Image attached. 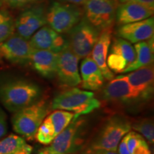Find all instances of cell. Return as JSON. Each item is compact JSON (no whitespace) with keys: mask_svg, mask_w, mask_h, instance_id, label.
I'll return each mask as SVG.
<instances>
[{"mask_svg":"<svg viewBox=\"0 0 154 154\" xmlns=\"http://www.w3.org/2000/svg\"><path fill=\"white\" fill-rule=\"evenodd\" d=\"M124 76L138 105L147 103L152 99L154 90L153 63L128 72Z\"/></svg>","mask_w":154,"mask_h":154,"instance_id":"obj_11","label":"cell"},{"mask_svg":"<svg viewBox=\"0 0 154 154\" xmlns=\"http://www.w3.org/2000/svg\"><path fill=\"white\" fill-rule=\"evenodd\" d=\"M2 2L12 9H21L42 2L44 0H2Z\"/></svg>","mask_w":154,"mask_h":154,"instance_id":"obj_26","label":"cell"},{"mask_svg":"<svg viewBox=\"0 0 154 154\" xmlns=\"http://www.w3.org/2000/svg\"><path fill=\"white\" fill-rule=\"evenodd\" d=\"M79 59L69 47L58 54L56 77L61 85L68 88L79 85L81 77L78 67Z\"/></svg>","mask_w":154,"mask_h":154,"instance_id":"obj_13","label":"cell"},{"mask_svg":"<svg viewBox=\"0 0 154 154\" xmlns=\"http://www.w3.org/2000/svg\"><path fill=\"white\" fill-rule=\"evenodd\" d=\"M154 19L153 17L139 22L119 25L116 31L118 37L127 40L131 44L146 41L153 36Z\"/></svg>","mask_w":154,"mask_h":154,"instance_id":"obj_16","label":"cell"},{"mask_svg":"<svg viewBox=\"0 0 154 154\" xmlns=\"http://www.w3.org/2000/svg\"><path fill=\"white\" fill-rule=\"evenodd\" d=\"M46 11L43 2L28 7L14 20L15 33L29 40L36 31L47 25Z\"/></svg>","mask_w":154,"mask_h":154,"instance_id":"obj_10","label":"cell"},{"mask_svg":"<svg viewBox=\"0 0 154 154\" xmlns=\"http://www.w3.org/2000/svg\"><path fill=\"white\" fill-rule=\"evenodd\" d=\"M131 129L141 135L150 144H153L154 126L151 119H141L134 123L131 122Z\"/></svg>","mask_w":154,"mask_h":154,"instance_id":"obj_24","label":"cell"},{"mask_svg":"<svg viewBox=\"0 0 154 154\" xmlns=\"http://www.w3.org/2000/svg\"><path fill=\"white\" fill-rule=\"evenodd\" d=\"M33 48L29 40L17 33L0 44V61L9 64L26 66L29 64Z\"/></svg>","mask_w":154,"mask_h":154,"instance_id":"obj_9","label":"cell"},{"mask_svg":"<svg viewBox=\"0 0 154 154\" xmlns=\"http://www.w3.org/2000/svg\"><path fill=\"white\" fill-rule=\"evenodd\" d=\"M42 96L43 90L34 81L14 75L0 76V103L9 112L34 104Z\"/></svg>","mask_w":154,"mask_h":154,"instance_id":"obj_1","label":"cell"},{"mask_svg":"<svg viewBox=\"0 0 154 154\" xmlns=\"http://www.w3.org/2000/svg\"><path fill=\"white\" fill-rule=\"evenodd\" d=\"M83 17L82 7L54 0L47 7V24L58 33L66 34Z\"/></svg>","mask_w":154,"mask_h":154,"instance_id":"obj_6","label":"cell"},{"mask_svg":"<svg viewBox=\"0 0 154 154\" xmlns=\"http://www.w3.org/2000/svg\"><path fill=\"white\" fill-rule=\"evenodd\" d=\"M101 31L94 27L84 17L68 33L69 48L79 59L91 54L92 49L99 37Z\"/></svg>","mask_w":154,"mask_h":154,"instance_id":"obj_7","label":"cell"},{"mask_svg":"<svg viewBox=\"0 0 154 154\" xmlns=\"http://www.w3.org/2000/svg\"><path fill=\"white\" fill-rule=\"evenodd\" d=\"M15 32L14 19L8 11H0V44Z\"/></svg>","mask_w":154,"mask_h":154,"instance_id":"obj_25","label":"cell"},{"mask_svg":"<svg viewBox=\"0 0 154 154\" xmlns=\"http://www.w3.org/2000/svg\"><path fill=\"white\" fill-rule=\"evenodd\" d=\"M74 117V113L69 111L54 110L42 121L35 138L43 145H50L58 135L70 124Z\"/></svg>","mask_w":154,"mask_h":154,"instance_id":"obj_12","label":"cell"},{"mask_svg":"<svg viewBox=\"0 0 154 154\" xmlns=\"http://www.w3.org/2000/svg\"><path fill=\"white\" fill-rule=\"evenodd\" d=\"M117 151H118L117 152L119 154H131L128 149V147H127L126 135L121 138L120 142H119L118 148H117Z\"/></svg>","mask_w":154,"mask_h":154,"instance_id":"obj_30","label":"cell"},{"mask_svg":"<svg viewBox=\"0 0 154 154\" xmlns=\"http://www.w3.org/2000/svg\"><path fill=\"white\" fill-rule=\"evenodd\" d=\"M153 36L146 41L138 42L134 45L136 51V59L130 66L124 71L122 74L133 72L140 67L148 66L153 63L154 55Z\"/></svg>","mask_w":154,"mask_h":154,"instance_id":"obj_21","label":"cell"},{"mask_svg":"<svg viewBox=\"0 0 154 154\" xmlns=\"http://www.w3.org/2000/svg\"><path fill=\"white\" fill-rule=\"evenodd\" d=\"M111 28L101 31L90 54L99 66L105 80L109 82L114 78V74L109 69L106 63L107 56L111 43Z\"/></svg>","mask_w":154,"mask_h":154,"instance_id":"obj_18","label":"cell"},{"mask_svg":"<svg viewBox=\"0 0 154 154\" xmlns=\"http://www.w3.org/2000/svg\"><path fill=\"white\" fill-rule=\"evenodd\" d=\"M50 109L51 104L42 99L34 104L19 110L14 113L11 118L13 129L24 139L33 140Z\"/></svg>","mask_w":154,"mask_h":154,"instance_id":"obj_5","label":"cell"},{"mask_svg":"<svg viewBox=\"0 0 154 154\" xmlns=\"http://www.w3.org/2000/svg\"><path fill=\"white\" fill-rule=\"evenodd\" d=\"M131 154H151V151L148 145L147 141L144 139V138H142L139 143L135 147Z\"/></svg>","mask_w":154,"mask_h":154,"instance_id":"obj_28","label":"cell"},{"mask_svg":"<svg viewBox=\"0 0 154 154\" xmlns=\"http://www.w3.org/2000/svg\"><path fill=\"white\" fill-rule=\"evenodd\" d=\"M2 0H0V9H1V7H2Z\"/></svg>","mask_w":154,"mask_h":154,"instance_id":"obj_35","label":"cell"},{"mask_svg":"<svg viewBox=\"0 0 154 154\" xmlns=\"http://www.w3.org/2000/svg\"><path fill=\"white\" fill-rule=\"evenodd\" d=\"M57 58L58 54L52 51L33 49L29 64L40 76L51 79L56 76Z\"/></svg>","mask_w":154,"mask_h":154,"instance_id":"obj_20","label":"cell"},{"mask_svg":"<svg viewBox=\"0 0 154 154\" xmlns=\"http://www.w3.org/2000/svg\"><path fill=\"white\" fill-rule=\"evenodd\" d=\"M81 83L79 86L87 91H97L102 88L105 79L91 56L85 57L80 66Z\"/></svg>","mask_w":154,"mask_h":154,"instance_id":"obj_19","label":"cell"},{"mask_svg":"<svg viewBox=\"0 0 154 154\" xmlns=\"http://www.w3.org/2000/svg\"><path fill=\"white\" fill-rule=\"evenodd\" d=\"M36 154H60V153H57L56 151L51 150L49 147H46L40 150V151H38Z\"/></svg>","mask_w":154,"mask_h":154,"instance_id":"obj_33","label":"cell"},{"mask_svg":"<svg viewBox=\"0 0 154 154\" xmlns=\"http://www.w3.org/2000/svg\"><path fill=\"white\" fill-rule=\"evenodd\" d=\"M101 98L103 101L122 106L138 105L124 74L109 81L101 92Z\"/></svg>","mask_w":154,"mask_h":154,"instance_id":"obj_14","label":"cell"},{"mask_svg":"<svg viewBox=\"0 0 154 154\" xmlns=\"http://www.w3.org/2000/svg\"><path fill=\"white\" fill-rule=\"evenodd\" d=\"M153 11L136 1L121 3L117 6L115 22L119 26L139 22L153 17Z\"/></svg>","mask_w":154,"mask_h":154,"instance_id":"obj_17","label":"cell"},{"mask_svg":"<svg viewBox=\"0 0 154 154\" xmlns=\"http://www.w3.org/2000/svg\"><path fill=\"white\" fill-rule=\"evenodd\" d=\"M101 106L93 92L71 88L56 95L51 103V110H63L74 114V118L88 114Z\"/></svg>","mask_w":154,"mask_h":154,"instance_id":"obj_3","label":"cell"},{"mask_svg":"<svg viewBox=\"0 0 154 154\" xmlns=\"http://www.w3.org/2000/svg\"><path fill=\"white\" fill-rule=\"evenodd\" d=\"M88 132V121L80 116L74 118L49 147L60 154L81 153L87 143Z\"/></svg>","mask_w":154,"mask_h":154,"instance_id":"obj_4","label":"cell"},{"mask_svg":"<svg viewBox=\"0 0 154 154\" xmlns=\"http://www.w3.org/2000/svg\"><path fill=\"white\" fill-rule=\"evenodd\" d=\"M64 35L58 33L49 26L44 25L36 31L29 42L33 49L47 50L59 54L69 47L68 40Z\"/></svg>","mask_w":154,"mask_h":154,"instance_id":"obj_15","label":"cell"},{"mask_svg":"<svg viewBox=\"0 0 154 154\" xmlns=\"http://www.w3.org/2000/svg\"><path fill=\"white\" fill-rule=\"evenodd\" d=\"M133 1H136V0H117V2H119V4L128 2H133Z\"/></svg>","mask_w":154,"mask_h":154,"instance_id":"obj_34","label":"cell"},{"mask_svg":"<svg viewBox=\"0 0 154 154\" xmlns=\"http://www.w3.org/2000/svg\"><path fill=\"white\" fill-rule=\"evenodd\" d=\"M57 1L62 2L65 3H69V4H72V5H83L84 3L86 2V0H57Z\"/></svg>","mask_w":154,"mask_h":154,"instance_id":"obj_32","label":"cell"},{"mask_svg":"<svg viewBox=\"0 0 154 154\" xmlns=\"http://www.w3.org/2000/svg\"><path fill=\"white\" fill-rule=\"evenodd\" d=\"M82 154H119L117 151H109L104 149H94L84 148L81 152Z\"/></svg>","mask_w":154,"mask_h":154,"instance_id":"obj_29","label":"cell"},{"mask_svg":"<svg viewBox=\"0 0 154 154\" xmlns=\"http://www.w3.org/2000/svg\"><path fill=\"white\" fill-rule=\"evenodd\" d=\"M136 2L154 10V0H136Z\"/></svg>","mask_w":154,"mask_h":154,"instance_id":"obj_31","label":"cell"},{"mask_svg":"<svg viewBox=\"0 0 154 154\" xmlns=\"http://www.w3.org/2000/svg\"><path fill=\"white\" fill-rule=\"evenodd\" d=\"M109 52L116 54L122 57L128 63V66H130L136 59V51L132 44L118 36L113 38L112 43H111Z\"/></svg>","mask_w":154,"mask_h":154,"instance_id":"obj_23","label":"cell"},{"mask_svg":"<svg viewBox=\"0 0 154 154\" xmlns=\"http://www.w3.org/2000/svg\"><path fill=\"white\" fill-rule=\"evenodd\" d=\"M7 131H8V124H7V114L0 106V140L7 135Z\"/></svg>","mask_w":154,"mask_h":154,"instance_id":"obj_27","label":"cell"},{"mask_svg":"<svg viewBox=\"0 0 154 154\" xmlns=\"http://www.w3.org/2000/svg\"><path fill=\"white\" fill-rule=\"evenodd\" d=\"M131 130V121L122 115L109 117L84 148L117 151L119 143Z\"/></svg>","mask_w":154,"mask_h":154,"instance_id":"obj_2","label":"cell"},{"mask_svg":"<svg viewBox=\"0 0 154 154\" xmlns=\"http://www.w3.org/2000/svg\"><path fill=\"white\" fill-rule=\"evenodd\" d=\"M83 17L92 26L103 31L115 23L117 0H86L82 5Z\"/></svg>","mask_w":154,"mask_h":154,"instance_id":"obj_8","label":"cell"},{"mask_svg":"<svg viewBox=\"0 0 154 154\" xmlns=\"http://www.w3.org/2000/svg\"><path fill=\"white\" fill-rule=\"evenodd\" d=\"M32 147L18 135L11 134L0 140V154H31Z\"/></svg>","mask_w":154,"mask_h":154,"instance_id":"obj_22","label":"cell"}]
</instances>
